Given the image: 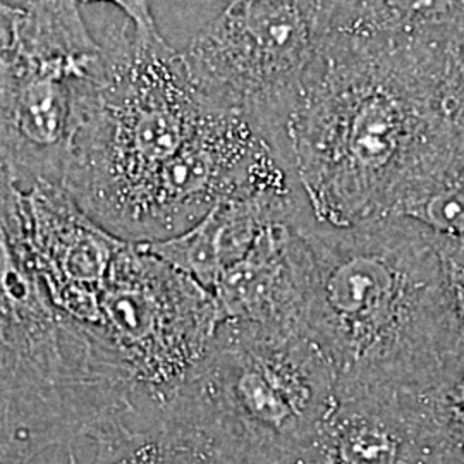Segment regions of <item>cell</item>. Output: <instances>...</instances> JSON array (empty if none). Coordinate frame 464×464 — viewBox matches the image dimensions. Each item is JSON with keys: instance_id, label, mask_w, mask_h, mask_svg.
<instances>
[{"instance_id": "19", "label": "cell", "mask_w": 464, "mask_h": 464, "mask_svg": "<svg viewBox=\"0 0 464 464\" xmlns=\"http://www.w3.org/2000/svg\"><path fill=\"white\" fill-rule=\"evenodd\" d=\"M80 4H111L119 9L133 24L136 32L143 34H159L151 13V0H78Z\"/></svg>"}, {"instance_id": "2", "label": "cell", "mask_w": 464, "mask_h": 464, "mask_svg": "<svg viewBox=\"0 0 464 464\" xmlns=\"http://www.w3.org/2000/svg\"><path fill=\"white\" fill-rule=\"evenodd\" d=\"M448 44L334 32L272 149L316 224L392 217L446 130Z\"/></svg>"}, {"instance_id": "8", "label": "cell", "mask_w": 464, "mask_h": 464, "mask_svg": "<svg viewBox=\"0 0 464 464\" xmlns=\"http://www.w3.org/2000/svg\"><path fill=\"white\" fill-rule=\"evenodd\" d=\"M220 324L210 291L141 243H122L100 301L99 332L130 382L131 415H157L179 396Z\"/></svg>"}, {"instance_id": "17", "label": "cell", "mask_w": 464, "mask_h": 464, "mask_svg": "<svg viewBox=\"0 0 464 464\" xmlns=\"http://www.w3.org/2000/svg\"><path fill=\"white\" fill-rule=\"evenodd\" d=\"M454 353L464 351V237L433 232Z\"/></svg>"}, {"instance_id": "18", "label": "cell", "mask_w": 464, "mask_h": 464, "mask_svg": "<svg viewBox=\"0 0 464 464\" xmlns=\"http://www.w3.org/2000/svg\"><path fill=\"white\" fill-rule=\"evenodd\" d=\"M440 105L449 124L464 133V34L446 45Z\"/></svg>"}, {"instance_id": "11", "label": "cell", "mask_w": 464, "mask_h": 464, "mask_svg": "<svg viewBox=\"0 0 464 464\" xmlns=\"http://www.w3.org/2000/svg\"><path fill=\"white\" fill-rule=\"evenodd\" d=\"M306 208L274 220L258 234L248 253L227 266L216 284L222 322L306 325V248L301 232Z\"/></svg>"}, {"instance_id": "14", "label": "cell", "mask_w": 464, "mask_h": 464, "mask_svg": "<svg viewBox=\"0 0 464 464\" xmlns=\"http://www.w3.org/2000/svg\"><path fill=\"white\" fill-rule=\"evenodd\" d=\"M392 217L464 237V133L448 122L402 191Z\"/></svg>"}, {"instance_id": "6", "label": "cell", "mask_w": 464, "mask_h": 464, "mask_svg": "<svg viewBox=\"0 0 464 464\" xmlns=\"http://www.w3.org/2000/svg\"><path fill=\"white\" fill-rule=\"evenodd\" d=\"M102 55L78 0H38L19 11L0 53V164L21 191L64 189Z\"/></svg>"}, {"instance_id": "22", "label": "cell", "mask_w": 464, "mask_h": 464, "mask_svg": "<svg viewBox=\"0 0 464 464\" xmlns=\"http://www.w3.org/2000/svg\"><path fill=\"white\" fill-rule=\"evenodd\" d=\"M0 7H13V5H9V4H5L4 0H0Z\"/></svg>"}, {"instance_id": "16", "label": "cell", "mask_w": 464, "mask_h": 464, "mask_svg": "<svg viewBox=\"0 0 464 464\" xmlns=\"http://www.w3.org/2000/svg\"><path fill=\"white\" fill-rule=\"evenodd\" d=\"M401 396L442 458L464 463V351L452 353L431 379Z\"/></svg>"}, {"instance_id": "13", "label": "cell", "mask_w": 464, "mask_h": 464, "mask_svg": "<svg viewBox=\"0 0 464 464\" xmlns=\"http://www.w3.org/2000/svg\"><path fill=\"white\" fill-rule=\"evenodd\" d=\"M93 442L97 452L90 464H255L216 430L178 408L149 421L117 425ZM69 464H80L72 452Z\"/></svg>"}, {"instance_id": "20", "label": "cell", "mask_w": 464, "mask_h": 464, "mask_svg": "<svg viewBox=\"0 0 464 464\" xmlns=\"http://www.w3.org/2000/svg\"><path fill=\"white\" fill-rule=\"evenodd\" d=\"M21 9L16 7H0V53L11 45L14 21Z\"/></svg>"}, {"instance_id": "10", "label": "cell", "mask_w": 464, "mask_h": 464, "mask_svg": "<svg viewBox=\"0 0 464 464\" xmlns=\"http://www.w3.org/2000/svg\"><path fill=\"white\" fill-rule=\"evenodd\" d=\"M401 394L337 398L335 406L279 464H442Z\"/></svg>"}, {"instance_id": "4", "label": "cell", "mask_w": 464, "mask_h": 464, "mask_svg": "<svg viewBox=\"0 0 464 464\" xmlns=\"http://www.w3.org/2000/svg\"><path fill=\"white\" fill-rule=\"evenodd\" d=\"M130 404L128 377L100 332L47 296L28 249L24 195L0 164V464L95 439Z\"/></svg>"}, {"instance_id": "3", "label": "cell", "mask_w": 464, "mask_h": 464, "mask_svg": "<svg viewBox=\"0 0 464 464\" xmlns=\"http://www.w3.org/2000/svg\"><path fill=\"white\" fill-rule=\"evenodd\" d=\"M304 324L331 358L337 398L410 392L454 353L433 231L404 217L301 224Z\"/></svg>"}, {"instance_id": "21", "label": "cell", "mask_w": 464, "mask_h": 464, "mask_svg": "<svg viewBox=\"0 0 464 464\" xmlns=\"http://www.w3.org/2000/svg\"><path fill=\"white\" fill-rule=\"evenodd\" d=\"M4 2H7L9 5H13L16 9H26L28 5H32V4L38 2V0H4Z\"/></svg>"}, {"instance_id": "9", "label": "cell", "mask_w": 464, "mask_h": 464, "mask_svg": "<svg viewBox=\"0 0 464 464\" xmlns=\"http://www.w3.org/2000/svg\"><path fill=\"white\" fill-rule=\"evenodd\" d=\"M23 195L28 249L52 304L99 331L102 295L126 239L86 216L63 188L34 186Z\"/></svg>"}, {"instance_id": "12", "label": "cell", "mask_w": 464, "mask_h": 464, "mask_svg": "<svg viewBox=\"0 0 464 464\" xmlns=\"http://www.w3.org/2000/svg\"><path fill=\"white\" fill-rule=\"evenodd\" d=\"M303 208L306 205L295 186L256 191L218 203L179 236L141 245L214 293L220 274L248 253L270 222Z\"/></svg>"}, {"instance_id": "5", "label": "cell", "mask_w": 464, "mask_h": 464, "mask_svg": "<svg viewBox=\"0 0 464 464\" xmlns=\"http://www.w3.org/2000/svg\"><path fill=\"white\" fill-rule=\"evenodd\" d=\"M255 464H279L337 402L331 358L306 325L224 320L174 399Z\"/></svg>"}, {"instance_id": "1", "label": "cell", "mask_w": 464, "mask_h": 464, "mask_svg": "<svg viewBox=\"0 0 464 464\" xmlns=\"http://www.w3.org/2000/svg\"><path fill=\"white\" fill-rule=\"evenodd\" d=\"M64 189L131 243L170 239L218 203L295 186L248 117L201 93L181 52L124 17L103 30Z\"/></svg>"}, {"instance_id": "7", "label": "cell", "mask_w": 464, "mask_h": 464, "mask_svg": "<svg viewBox=\"0 0 464 464\" xmlns=\"http://www.w3.org/2000/svg\"><path fill=\"white\" fill-rule=\"evenodd\" d=\"M339 0H231L181 52L201 93L281 131L335 30Z\"/></svg>"}, {"instance_id": "15", "label": "cell", "mask_w": 464, "mask_h": 464, "mask_svg": "<svg viewBox=\"0 0 464 464\" xmlns=\"http://www.w3.org/2000/svg\"><path fill=\"white\" fill-rule=\"evenodd\" d=\"M334 32L449 44L464 34V0H339Z\"/></svg>"}]
</instances>
